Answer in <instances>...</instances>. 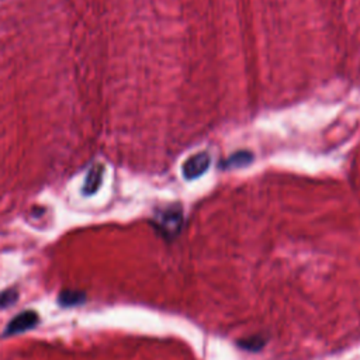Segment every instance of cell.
<instances>
[{
    "label": "cell",
    "instance_id": "6da1fadb",
    "mask_svg": "<svg viewBox=\"0 0 360 360\" xmlns=\"http://www.w3.org/2000/svg\"><path fill=\"white\" fill-rule=\"evenodd\" d=\"M183 225V211L180 205H169L158 211L153 218V226L165 236L174 238Z\"/></svg>",
    "mask_w": 360,
    "mask_h": 360
},
{
    "label": "cell",
    "instance_id": "7a4b0ae2",
    "mask_svg": "<svg viewBox=\"0 0 360 360\" xmlns=\"http://www.w3.org/2000/svg\"><path fill=\"white\" fill-rule=\"evenodd\" d=\"M39 323V315L32 311V309H27L22 311L20 314H17L6 326L4 329V336H10V335H17L21 332H27L30 329H34L37 325Z\"/></svg>",
    "mask_w": 360,
    "mask_h": 360
},
{
    "label": "cell",
    "instance_id": "3957f363",
    "mask_svg": "<svg viewBox=\"0 0 360 360\" xmlns=\"http://www.w3.org/2000/svg\"><path fill=\"white\" fill-rule=\"evenodd\" d=\"M210 163H211V156L207 152H200L190 156L188 159H186V162L181 166L183 177L186 180H194L202 176L210 167Z\"/></svg>",
    "mask_w": 360,
    "mask_h": 360
},
{
    "label": "cell",
    "instance_id": "277c9868",
    "mask_svg": "<svg viewBox=\"0 0 360 360\" xmlns=\"http://www.w3.org/2000/svg\"><path fill=\"white\" fill-rule=\"evenodd\" d=\"M103 174H104V165L97 162L94 163L86 177H84V181H83V187H82V194L83 195H93L97 193V190L100 188L101 186V181H103Z\"/></svg>",
    "mask_w": 360,
    "mask_h": 360
},
{
    "label": "cell",
    "instance_id": "5b68a950",
    "mask_svg": "<svg viewBox=\"0 0 360 360\" xmlns=\"http://www.w3.org/2000/svg\"><path fill=\"white\" fill-rule=\"evenodd\" d=\"M253 160V155L249 150H238L229 158H226L222 163V169H238L242 166H248Z\"/></svg>",
    "mask_w": 360,
    "mask_h": 360
},
{
    "label": "cell",
    "instance_id": "8992f818",
    "mask_svg": "<svg viewBox=\"0 0 360 360\" xmlns=\"http://www.w3.org/2000/svg\"><path fill=\"white\" fill-rule=\"evenodd\" d=\"M86 301V294L77 290H63L58 297L60 307H77L83 305Z\"/></svg>",
    "mask_w": 360,
    "mask_h": 360
},
{
    "label": "cell",
    "instance_id": "52a82bcc",
    "mask_svg": "<svg viewBox=\"0 0 360 360\" xmlns=\"http://www.w3.org/2000/svg\"><path fill=\"white\" fill-rule=\"evenodd\" d=\"M18 300V291L15 288H7L0 291V309H6L15 304Z\"/></svg>",
    "mask_w": 360,
    "mask_h": 360
}]
</instances>
